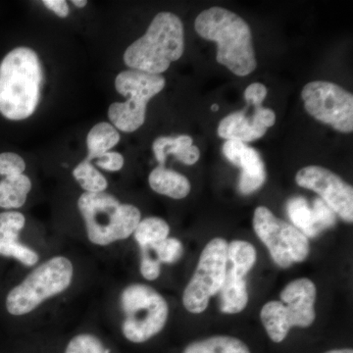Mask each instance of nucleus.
I'll use <instances>...</instances> for the list:
<instances>
[{
	"mask_svg": "<svg viewBox=\"0 0 353 353\" xmlns=\"http://www.w3.org/2000/svg\"><path fill=\"white\" fill-rule=\"evenodd\" d=\"M169 233L170 227L166 221L158 217H148L141 220L132 234L141 248L150 250L153 245L166 240Z\"/></svg>",
	"mask_w": 353,
	"mask_h": 353,
	"instance_id": "22",
	"label": "nucleus"
},
{
	"mask_svg": "<svg viewBox=\"0 0 353 353\" xmlns=\"http://www.w3.org/2000/svg\"><path fill=\"white\" fill-rule=\"evenodd\" d=\"M32 190V181L27 175L4 176L0 182V208H22Z\"/></svg>",
	"mask_w": 353,
	"mask_h": 353,
	"instance_id": "19",
	"label": "nucleus"
},
{
	"mask_svg": "<svg viewBox=\"0 0 353 353\" xmlns=\"http://www.w3.org/2000/svg\"><path fill=\"white\" fill-rule=\"evenodd\" d=\"M150 250L155 252L160 263H175L181 259L183 253L182 243L175 238H167L153 245Z\"/></svg>",
	"mask_w": 353,
	"mask_h": 353,
	"instance_id": "27",
	"label": "nucleus"
},
{
	"mask_svg": "<svg viewBox=\"0 0 353 353\" xmlns=\"http://www.w3.org/2000/svg\"><path fill=\"white\" fill-rule=\"evenodd\" d=\"M43 4L53 13L57 14L58 17H68L70 9L65 0H43Z\"/></svg>",
	"mask_w": 353,
	"mask_h": 353,
	"instance_id": "33",
	"label": "nucleus"
},
{
	"mask_svg": "<svg viewBox=\"0 0 353 353\" xmlns=\"http://www.w3.org/2000/svg\"><path fill=\"white\" fill-rule=\"evenodd\" d=\"M120 141L118 130L109 123L101 122L95 125L87 137L88 161L97 159L103 153L110 152Z\"/></svg>",
	"mask_w": 353,
	"mask_h": 353,
	"instance_id": "20",
	"label": "nucleus"
},
{
	"mask_svg": "<svg viewBox=\"0 0 353 353\" xmlns=\"http://www.w3.org/2000/svg\"><path fill=\"white\" fill-rule=\"evenodd\" d=\"M211 109H212V111H218L219 110V106H218L217 104H213L212 108H211Z\"/></svg>",
	"mask_w": 353,
	"mask_h": 353,
	"instance_id": "36",
	"label": "nucleus"
},
{
	"mask_svg": "<svg viewBox=\"0 0 353 353\" xmlns=\"http://www.w3.org/2000/svg\"><path fill=\"white\" fill-rule=\"evenodd\" d=\"M152 150L159 166H164L167 157L170 154L185 165L196 164L201 157L199 148L194 145V139L185 134L176 138L160 137L153 141Z\"/></svg>",
	"mask_w": 353,
	"mask_h": 353,
	"instance_id": "16",
	"label": "nucleus"
},
{
	"mask_svg": "<svg viewBox=\"0 0 353 353\" xmlns=\"http://www.w3.org/2000/svg\"><path fill=\"white\" fill-rule=\"evenodd\" d=\"M183 50L182 21L175 14L160 12L145 34L125 51L124 62L132 70L160 75L182 57Z\"/></svg>",
	"mask_w": 353,
	"mask_h": 353,
	"instance_id": "3",
	"label": "nucleus"
},
{
	"mask_svg": "<svg viewBox=\"0 0 353 353\" xmlns=\"http://www.w3.org/2000/svg\"><path fill=\"white\" fill-rule=\"evenodd\" d=\"M74 266L65 256H54L39 265L9 292L6 309L9 314L23 316L36 310L44 301L69 289Z\"/></svg>",
	"mask_w": 353,
	"mask_h": 353,
	"instance_id": "5",
	"label": "nucleus"
},
{
	"mask_svg": "<svg viewBox=\"0 0 353 353\" xmlns=\"http://www.w3.org/2000/svg\"><path fill=\"white\" fill-rule=\"evenodd\" d=\"M120 305L125 314L122 333L134 343L150 341L164 329L168 320V303L148 285H127L121 292Z\"/></svg>",
	"mask_w": 353,
	"mask_h": 353,
	"instance_id": "7",
	"label": "nucleus"
},
{
	"mask_svg": "<svg viewBox=\"0 0 353 353\" xmlns=\"http://www.w3.org/2000/svg\"><path fill=\"white\" fill-rule=\"evenodd\" d=\"M78 208L85 221L88 241L108 246L134 234L141 222V211L132 204L121 203L108 192H83Z\"/></svg>",
	"mask_w": 353,
	"mask_h": 353,
	"instance_id": "4",
	"label": "nucleus"
},
{
	"mask_svg": "<svg viewBox=\"0 0 353 353\" xmlns=\"http://www.w3.org/2000/svg\"><path fill=\"white\" fill-rule=\"evenodd\" d=\"M73 176L85 192L97 194L105 192L108 189V182L105 176L87 159L83 160L74 169Z\"/></svg>",
	"mask_w": 353,
	"mask_h": 353,
	"instance_id": "25",
	"label": "nucleus"
},
{
	"mask_svg": "<svg viewBox=\"0 0 353 353\" xmlns=\"http://www.w3.org/2000/svg\"><path fill=\"white\" fill-rule=\"evenodd\" d=\"M304 108L314 119L329 125L336 131H353V95L339 85L314 81L301 90Z\"/></svg>",
	"mask_w": 353,
	"mask_h": 353,
	"instance_id": "11",
	"label": "nucleus"
},
{
	"mask_svg": "<svg viewBox=\"0 0 353 353\" xmlns=\"http://www.w3.org/2000/svg\"><path fill=\"white\" fill-rule=\"evenodd\" d=\"M262 106H256L255 112L250 117L245 111L230 114L221 121L218 126V136L227 141H239L250 143L256 141L266 134L267 128L262 121Z\"/></svg>",
	"mask_w": 353,
	"mask_h": 353,
	"instance_id": "15",
	"label": "nucleus"
},
{
	"mask_svg": "<svg viewBox=\"0 0 353 353\" xmlns=\"http://www.w3.org/2000/svg\"><path fill=\"white\" fill-rule=\"evenodd\" d=\"M325 353H353V350H350V348H343V350H330V352Z\"/></svg>",
	"mask_w": 353,
	"mask_h": 353,
	"instance_id": "35",
	"label": "nucleus"
},
{
	"mask_svg": "<svg viewBox=\"0 0 353 353\" xmlns=\"http://www.w3.org/2000/svg\"><path fill=\"white\" fill-rule=\"evenodd\" d=\"M312 211L319 233L334 226L336 223V213L321 199H315Z\"/></svg>",
	"mask_w": 353,
	"mask_h": 353,
	"instance_id": "29",
	"label": "nucleus"
},
{
	"mask_svg": "<svg viewBox=\"0 0 353 353\" xmlns=\"http://www.w3.org/2000/svg\"><path fill=\"white\" fill-rule=\"evenodd\" d=\"M299 187L313 190L336 214L347 223L353 221V189L341 176L321 166H307L297 172Z\"/></svg>",
	"mask_w": 353,
	"mask_h": 353,
	"instance_id": "12",
	"label": "nucleus"
},
{
	"mask_svg": "<svg viewBox=\"0 0 353 353\" xmlns=\"http://www.w3.org/2000/svg\"><path fill=\"white\" fill-rule=\"evenodd\" d=\"M141 276L148 281H155L159 278L161 267L157 259H153L150 255L148 248H141Z\"/></svg>",
	"mask_w": 353,
	"mask_h": 353,
	"instance_id": "30",
	"label": "nucleus"
},
{
	"mask_svg": "<svg viewBox=\"0 0 353 353\" xmlns=\"http://www.w3.org/2000/svg\"><path fill=\"white\" fill-rule=\"evenodd\" d=\"M26 170L25 160L13 152L0 153V176L22 175Z\"/></svg>",
	"mask_w": 353,
	"mask_h": 353,
	"instance_id": "28",
	"label": "nucleus"
},
{
	"mask_svg": "<svg viewBox=\"0 0 353 353\" xmlns=\"http://www.w3.org/2000/svg\"><path fill=\"white\" fill-rule=\"evenodd\" d=\"M267 88L265 87L263 83H253L252 85L246 88L245 92V99L248 104H252L254 108L256 106H261L262 102L264 101L266 97Z\"/></svg>",
	"mask_w": 353,
	"mask_h": 353,
	"instance_id": "32",
	"label": "nucleus"
},
{
	"mask_svg": "<svg viewBox=\"0 0 353 353\" xmlns=\"http://www.w3.org/2000/svg\"><path fill=\"white\" fill-rule=\"evenodd\" d=\"M225 157L241 169L239 190L241 194H250L263 185L266 172L259 152L239 141H227L223 145Z\"/></svg>",
	"mask_w": 353,
	"mask_h": 353,
	"instance_id": "13",
	"label": "nucleus"
},
{
	"mask_svg": "<svg viewBox=\"0 0 353 353\" xmlns=\"http://www.w3.org/2000/svg\"><path fill=\"white\" fill-rule=\"evenodd\" d=\"M227 259L228 262L231 263L230 268L241 277L245 278L256 262V250L248 241H234L228 245Z\"/></svg>",
	"mask_w": 353,
	"mask_h": 353,
	"instance_id": "24",
	"label": "nucleus"
},
{
	"mask_svg": "<svg viewBox=\"0 0 353 353\" xmlns=\"http://www.w3.org/2000/svg\"><path fill=\"white\" fill-rule=\"evenodd\" d=\"M253 229L281 268L303 262L309 254V241L296 227L279 219L265 206L255 209Z\"/></svg>",
	"mask_w": 353,
	"mask_h": 353,
	"instance_id": "9",
	"label": "nucleus"
},
{
	"mask_svg": "<svg viewBox=\"0 0 353 353\" xmlns=\"http://www.w3.org/2000/svg\"><path fill=\"white\" fill-rule=\"evenodd\" d=\"M26 218L18 211L0 213V254L13 257L25 266L38 263L39 253L19 241L20 232L24 229Z\"/></svg>",
	"mask_w": 353,
	"mask_h": 353,
	"instance_id": "14",
	"label": "nucleus"
},
{
	"mask_svg": "<svg viewBox=\"0 0 353 353\" xmlns=\"http://www.w3.org/2000/svg\"><path fill=\"white\" fill-rule=\"evenodd\" d=\"M97 165L99 168L109 172H117L124 166L125 160L122 154L116 152H108L103 153L101 157H97Z\"/></svg>",
	"mask_w": 353,
	"mask_h": 353,
	"instance_id": "31",
	"label": "nucleus"
},
{
	"mask_svg": "<svg viewBox=\"0 0 353 353\" xmlns=\"http://www.w3.org/2000/svg\"><path fill=\"white\" fill-rule=\"evenodd\" d=\"M227 248L224 239L216 238L202 250L196 270L183 294V306L192 314L204 312L211 297L219 292L226 275Z\"/></svg>",
	"mask_w": 353,
	"mask_h": 353,
	"instance_id": "10",
	"label": "nucleus"
},
{
	"mask_svg": "<svg viewBox=\"0 0 353 353\" xmlns=\"http://www.w3.org/2000/svg\"><path fill=\"white\" fill-rule=\"evenodd\" d=\"M287 212L294 227L304 236L314 238L320 234L316 227L312 208H309L308 202L304 197L290 199L287 203Z\"/></svg>",
	"mask_w": 353,
	"mask_h": 353,
	"instance_id": "23",
	"label": "nucleus"
},
{
	"mask_svg": "<svg viewBox=\"0 0 353 353\" xmlns=\"http://www.w3.org/2000/svg\"><path fill=\"white\" fill-rule=\"evenodd\" d=\"M166 81L161 75L143 73L136 70L121 72L116 77V90L128 97L126 102H115L108 109L109 120L121 132H132L143 126L146 106L163 90Z\"/></svg>",
	"mask_w": 353,
	"mask_h": 353,
	"instance_id": "8",
	"label": "nucleus"
},
{
	"mask_svg": "<svg viewBox=\"0 0 353 353\" xmlns=\"http://www.w3.org/2000/svg\"><path fill=\"white\" fill-rule=\"evenodd\" d=\"M43 69L36 51L11 50L0 63V113L9 120H25L36 111L41 99Z\"/></svg>",
	"mask_w": 353,
	"mask_h": 353,
	"instance_id": "2",
	"label": "nucleus"
},
{
	"mask_svg": "<svg viewBox=\"0 0 353 353\" xmlns=\"http://www.w3.org/2000/svg\"><path fill=\"white\" fill-rule=\"evenodd\" d=\"M150 188L157 194L171 197L174 199H183L189 196L192 185L187 176L178 172L158 166L153 169L148 176Z\"/></svg>",
	"mask_w": 353,
	"mask_h": 353,
	"instance_id": "18",
	"label": "nucleus"
},
{
	"mask_svg": "<svg viewBox=\"0 0 353 353\" xmlns=\"http://www.w3.org/2000/svg\"><path fill=\"white\" fill-rule=\"evenodd\" d=\"M316 285L309 279L301 278L285 285L281 301H269L262 308L260 317L269 338L282 343L292 327L307 328L316 318Z\"/></svg>",
	"mask_w": 353,
	"mask_h": 353,
	"instance_id": "6",
	"label": "nucleus"
},
{
	"mask_svg": "<svg viewBox=\"0 0 353 353\" xmlns=\"http://www.w3.org/2000/svg\"><path fill=\"white\" fill-rule=\"evenodd\" d=\"M194 28L202 39L217 43L216 61L234 75L248 76L256 69L252 30L240 16L211 7L197 16Z\"/></svg>",
	"mask_w": 353,
	"mask_h": 353,
	"instance_id": "1",
	"label": "nucleus"
},
{
	"mask_svg": "<svg viewBox=\"0 0 353 353\" xmlns=\"http://www.w3.org/2000/svg\"><path fill=\"white\" fill-rule=\"evenodd\" d=\"M220 310L225 314H236L248 305V292L245 278L228 268L223 284L221 285Z\"/></svg>",
	"mask_w": 353,
	"mask_h": 353,
	"instance_id": "17",
	"label": "nucleus"
},
{
	"mask_svg": "<svg viewBox=\"0 0 353 353\" xmlns=\"http://www.w3.org/2000/svg\"><path fill=\"white\" fill-rule=\"evenodd\" d=\"M73 4L78 8H83L88 4L87 0H73Z\"/></svg>",
	"mask_w": 353,
	"mask_h": 353,
	"instance_id": "34",
	"label": "nucleus"
},
{
	"mask_svg": "<svg viewBox=\"0 0 353 353\" xmlns=\"http://www.w3.org/2000/svg\"><path fill=\"white\" fill-rule=\"evenodd\" d=\"M65 353H110L97 336L92 334H80L74 336L67 345Z\"/></svg>",
	"mask_w": 353,
	"mask_h": 353,
	"instance_id": "26",
	"label": "nucleus"
},
{
	"mask_svg": "<svg viewBox=\"0 0 353 353\" xmlns=\"http://www.w3.org/2000/svg\"><path fill=\"white\" fill-rule=\"evenodd\" d=\"M183 353H250L243 341L233 336H216L194 341Z\"/></svg>",
	"mask_w": 353,
	"mask_h": 353,
	"instance_id": "21",
	"label": "nucleus"
}]
</instances>
